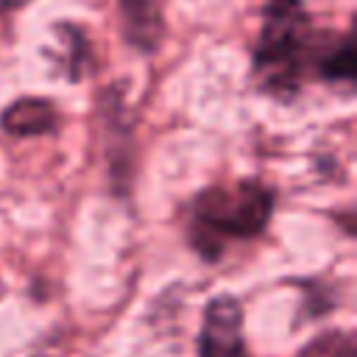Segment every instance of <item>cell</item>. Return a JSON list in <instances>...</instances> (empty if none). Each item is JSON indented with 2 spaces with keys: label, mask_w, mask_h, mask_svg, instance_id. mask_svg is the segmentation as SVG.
<instances>
[{
  "label": "cell",
  "mask_w": 357,
  "mask_h": 357,
  "mask_svg": "<svg viewBox=\"0 0 357 357\" xmlns=\"http://www.w3.org/2000/svg\"><path fill=\"white\" fill-rule=\"evenodd\" d=\"M276 204L279 190L259 176L206 184L195 190L181 209L184 243L201 262L218 265L231 248L268 234Z\"/></svg>",
  "instance_id": "obj_1"
},
{
  "label": "cell",
  "mask_w": 357,
  "mask_h": 357,
  "mask_svg": "<svg viewBox=\"0 0 357 357\" xmlns=\"http://www.w3.org/2000/svg\"><path fill=\"white\" fill-rule=\"evenodd\" d=\"M326 33L315 28L304 0H262L257 39L248 50L251 86L273 103H296L312 81Z\"/></svg>",
  "instance_id": "obj_2"
},
{
  "label": "cell",
  "mask_w": 357,
  "mask_h": 357,
  "mask_svg": "<svg viewBox=\"0 0 357 357\" xmlns=\"http://www.w3.org/2000/svg\"><path fill=\"white\" fill-rule=\"evenodd\" d=\"M95 126L109 195L117 204H131L139 176V137L137 112L126 100V84H106L95 92Z\"/></svg>",
  "instance_id": "obj_3"
},
{
  "label": "cell",
  "mask_w": 357,
  "mask_h": 357,
  "mask_svg": "<svg viewBox=\"0 0 357 357\" xmlns=\"http://www.w3.org/2000/svg\"><path fill=\"white\" fill-rule=\"evenodd\" d=\"M198 357H248L245 340V307L231 290H220L206 298L195 335Z\"/></svg>",
  "instance_id": "obj_4"
},
{
  "label": "cell",
  "mask_w": 357,
  "mask_h": 357,
  "mask_svg": "<svg viewBox=\"0 0 357 357\" xmlns=\"http://www.w3.org/2000/svg\"><path fill=\"white\" fill-rule=\"evenodd\" d=\"M114 11H117L120 39L131 53L151 59L162 50L167 39V20L162 0H114Z\"/></svg>",
  "instance_id": "obj_5"
},
{
  "label": "cell",
  "mask_w": 357,
  "mask_h": 357,
  "mask_svg": "<svg viewBox=\"0 0 357 357\" xmlns=\"http://www.w3.org/2000/svg\"><path fill=\"white\" fill-rule=\"evenodd\" d=\"M0 131L11 139L56 137L61 131V109L53 98L22 95L0 109Z\"/></svg>",
  "instance_id": "obj_6"
},
{
  "label": "cell",
  "mask_w": 357,
  "mask_h": 357,
  "mask_svg": "<svg viewBox=\"0 0 357 357\" xmlns=\"http://www.w3.org/2000/svg\"><path fill=\"white\" fill-rule=\"evenodd\" d=\"M312 81L332 86V89H343L351 92L357 84V47H354V36L351 31L335 33L329 31L318 59H315V70H312Z\"/></svg>",
  "instance_id": "obj_7"
},
{
  "label": "cell",
  "mask_w": 357,
  "mask_h": 357,
  "mask_svg": "<svg viewBox=\"0 0 357 357\" xmlns=\"http://www.w3.org/2000/svg\"><path fill=\"white\" fill-rule=\"evenodd\" d=\"M59 42L64 45V75L70 84H81L86 70H92V42L75 22H56L53 25Z\"/></svg>",
  "instance_id": "obj_8"
},
{
  "label": "cell",
  "mask_w": 357,
  "mask_h": 357,
  "mask_svg": "<svg viewBox=\"0 0 357 357\" xmlns=\"http://www.w3.org/2000/svg\"><path fill=\"white\" fill-rule=\"evenodd\" d=\"M298 293H301V307H298V318L293 326H301L304 321H318L324 315H329L332 310L340 307V290L337 284L324 282L321 276H307V279H296Z\"/></svg>",
  "instance_id": "obj_9"
},
{
  "label": "cell",
  "mask_w": 357,
  "mask_h": 357,
  "mask_svg": "<svg viewBox=\"0 0 357 357\" xmlns=\"http://www.w3.org/2000/svg\"><path fill=\"white\" fill-rule=\"evenodd\" d=\"M293 357H357V337L351 329H324L304 340Z\"/></svg>",
  "instance_id": "obj_10"
},
{
  "label": "cell",
  "mask_w": 357,
  "mask_h": 357,
  "mask_svg": "<svg viewBox=\"0 0 357 357\" xmlns=\"http://www.w3.org/2000/svg\"><path fill=\"white\" fill-rule=\"evenodd\" d=\"M6 293H8V287H6V282H3V276H0V301L6 298Z\"/></svg>",
  "instance_id": "obj_11"
}]
</instances>
